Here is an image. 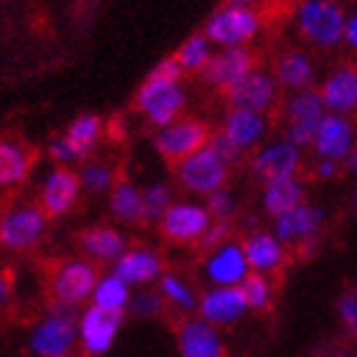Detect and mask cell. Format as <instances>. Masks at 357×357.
<instances>
[{
	"label": "cell",
	"mask_w": 357,
	"mask_h": 357,
	"mask_svg": "<svg viewBox=\"0 0 357 357\" xmlns=\"http://www.w3.org/2000/svg\"><path fill=\"white\" fill-rule=\"evenodd\" d=\"M278 92H281V87L275 82V77L271 72H266V69L255 67L250 75H245L238 84H232L225 92V100H227L230 107H238V110L268 115L278 102Z\"/></svg>",
	"instance_id": "obj_10"
},
{
	"label": "cell",
	"mask_w": 357,
	"mask_h": 357,
	"mask_svg": "<svg viewBox=\"0 0 357 357\" xmlns=\"http://www.w3.org/2000/svg\"><path fill=\"white\" fill-rule=\"evenodd\" d=\"M227 138H230L240 151H258L266 143L268 135V118L261 112L238 110V107H227L220 128Z\"/></svg>",
	"instance_id": "obj_19"
},
{
	"label": "cell",
	"mask_w": 357,
	"mask_h": 357,
	"mask_svg": "<svg viewBox=\"0 0 357 357\" xmlns=\"http://www.w3.org/2000/svg\"><path fill=\"white\" fill-rule=\"evenodd\" d=\"M158 294L164 296L166 304L176 306L178 312H197L199 309V298L192 291V286L176 273H164L158 281Z\"/></svg>",
	"instance_id": "obj_33"
},
{
	"label": "cell",
	"mask_w": 357,
	"mask_h": 357,
	"mask_svg": "<svg viewBox=\"0 0 357 357\" xmlns=\"http://www.w3.org/2000/svg\"><path fill=\"white\" fill-rule=\"evenodd\" d=\"M319 92L327 105V112H335V115L357 112V69L347 67V64L332 69L324 77Z\"/></svg>",
	"instance_id": "obj_21"
},
{
	"label": "cell",
	"mask_w": 357,
	"mask_h": 357,
	"mask_svg": "<svg viewBox=\"0 0 357 357\" xmlns=\"http://www.w3.org/2000/svg\"><path fill=\"white\" fill-rule=\"evenodd\" d=\"M209 128L197 118H178L153 135V149L172 164H178L209 143Z\"/></svg>",
	"instance_id": "obj_8"
},
{
	"label": "cell",
	"mask_w": 357,
	"mask_h": 357,
	"mask_svg": "<svg viewBox=\"0 0 357 357\" xmlns=\"http://www.w3.org/2000/svg\"><path fill=\"white\" fill-rule=\"evenodd\" d=\"M355 212H357V184H355Z\"/></svg>",
	"instance_id": "obj_48"
},
{
	"label": "cell",
	"mask_w": 357,
	"mask_h": 357,
	"mask_svg": "<svg viewBox=\"0 0 357 357\" xmlns=\"http://www.w3.org/2000/svg\"><path fill=\"white\" fill-rule=\"evenodd\" d=\"M100 135H102V120L97 118V115H92V112H84V115L72 120V126L67 128L64 138L75 149L77 158L82 161V158H87L95 151Z\"/></svg>",
	"instance_id": "obj_30"
},
{
	"label": "cell",
	"mask_w": 357,
	"mask_h": 357,
	"mask_svg": "<svg viewBox=\"0 0 357 357\" xmlns=\"http://www.w3.org/2000/svg\"><path fill=\"white\" fill-rule=\"evenodd\" d=\"M75 342H79V319H75L67 306H56L49 312L29 335V350L36 357L67 355Z\"/></svg>",
	"instance_id": "obj_4"
},
{
	"label": "cell",
	"mask_w": 357,
	"mask_h": 357,
	"mask_svg": "<svg viewBox=\"0 0 357 357\" xmlns=\"http://www.w3.org/2000/svg\"><path fill=\"white\" fill-rule=\"evenodd\" d=\"M149 77H158V79H181L184 77V69L178 67V61L174 56H166L156 64V67L151 69Z\"/></svg>",
	"instance_id": "obj_42"
},
{
	"label": "cell",
	"mask_w": 357,
	"mask_h": 357,
	"mask_svg": "<svg viewBox=\"0 0 357 357\" xmlns=\"http://www.w3.org/2000/svg\"><path fill=\"white\" fill-rule=\"evenodd\" d=\"M186 107V89L181 79H158L146 77V82L135 92V110L158 130L181 118Z\"/></svg>",
	"instance_id": "obj_2"
},
{
	"label": "cell",
	"mask_w": 357,
	"mask_h": 357,
	"mask_svg": "<svg viewBox=\"0 0 357 357\" xmlns=\"http://www.w3.org/2000/svg\"><path fill=\"white\" fill-rule=\"evenodd\" d=\"M110 215L118 222L135 225L143 222V192L130 181H118L110 192Z\"/></svg>",
	"instance_id": "obj_29"
},
{
	"label": "cell",
	"mask_w": 357,
	"mask_h": 357,
	"mask_svg": "<svg viewBox=\"0 0 357 357\" xmlns=\"http://www.w3.org/2000/svg\"><path fill=\"white\" fill-rule=\"evenodd\" d=\"M172 204V189L164 181H153L143 189V222H161Z\"/></svg>",
	"instance_id": "obj_34"
},
{
	"label": "cell",
	"mask_w": 357,
	"mask_h": 357,
	"mask_svg": "<svg viewBox=\"0 0 357 357\" xmlns=\"http://www.w3.org/2000/svg\"><path fill=\"white\" fill-rule=\"evenodd\" d=\"M204 207L209 209V215L215 217V220H222V222H227V220L235 215V209H238V202H235V197H232L227 189H220V192L209 194L207 204H204Z\"/></svg>",
	"instance_id": "obj_39"
},
{
	"label": "cell",
	"mask_w": 357,
	"mask_h": 357,
	"mask_svg": "<svg viewBox=\"0 0 357 357\" xmlns=\"http://www.w3.org/2000/svg\"><path fill=\"white\" fill-rule=\"evenodd\" d=\"M321 222H324V212L312 204H298L296 209H291L286 215L273 220V235L281 240L283 245L291 243H309V240L319 232Z\"/></svg>",
	"instance_id": "obj_22"
},
{
	"label": "cell",
	"mask_w": 357,
	"mask_h": 357,
	"mask_svg": "<svg viewBox=\"0 0 357 357\" xmlns=\"http://www.w3.org/2000/svg\"><path fill=\"white\" fill-rule=\"evenodd\" d=\"M240 289H243V294H245V298H248V304H250V312H266L268 306H271L273 289H271V283H268L266 275L250 273Z\"/></svg>",
	"instance_id": "obj_36"
},
{
	"label": "cell",
	"mask_w": 357,
	"mask_h": 357,
	"mask_svg": "<svg viewBox=\"0 0 357 357\" xmlns=\"http://www.w3.org/2000/svg\"><path fill=\"white\" fill-rule=\"evenodd\" d=\"M120 327H123V314L105 312L100 306L89 304L79 314V344L84 355L100 357L110 352V347L118 340Z\"/></svg>",
	"instance_id": "obj_13"
},
{
	"label": "cell",
	"mask_w": 357,
	"mask_h": 357,
	"mask_svg": "<svg viewBox=\"0 0 357 357\" xmlns=\"http://www.w3.org/2000/svg\"><path fill=\"white\" fill-rule=\"evenodd\" d=\"M227 174H230V166L225 164L209 146H204L202 151L176 164L178 184L184 186L186 192L202 194V197H209V194L225 189Z\"/></svg>",
	"instance_id": "obj_5"
},
{
	"label": "cell",
	"mask_w": 357,
	"mask_h": 357,
	"mask_svg": "<svg viewBox=\"0 0 357 357\" xmlns=\"http://www.w3.org/2000/svg\"><path fill=\"white\" fill-rule=\"evenodd\" d=\"M255 69V56L248 46H235V49H220L215 56L209 59V64L202 72V82H207L215 89H227L232 84H238L245 75H250Z\"/></svg>",
	"instance_id": "obj_16"
},
{
	"label": "cell",
	"mask_w": 357,
	"mask_h": 357,
	"mask_svg": "<svg viewBox=\"0 0 357 357\" xmlns=\"http://www.w3.org/2000/svg\"><path fill=\"white\" fill-rule=\"evenodd\" d=\"M337 172H340V164H335V161H321L319 158V164L314 166V174L319 178H324V181H327V178H335Z\"/></svg>",
	"instance_id": "obj_45"
},
{
	"label": "cell",
	"mask_w": 357,
	"mask_h": 357,
	"mask_svg": "<svg viewBox=\"0 0 357 357\" xmlns=\"http://www.w3.org/2000/svg\"><path fill=\"white\" fill-rule=\"evenodd\" d=\"M261 33V13L250 6H232L225 3L204 26V36L220 49L248 46Z\"/></svg>",
	"instance_id": "obj_3"
},
{
	"label": "cell",
	"mask_w": 357,
	"mask_h": 357,
	"mask_svg": "<svg viewBox=\"0 0 357 357\" xmlns=\"http://www.w3.org/2000/svg\"><path fill=\"white\" fill-rule=\"evenodd\" d=\"M340 317H342L344 324L357 327V296L355 294L342 296V301H340Z\"/></svg>",
	"instance_id": "obj_43"
},
{
	"label": "cell",
	"mask_w": 357,
	"mask_h": 357,
	"mask_svg": "<svg viewBox=\"0 0 357 357\" xmlns=\"http://www.w3.org/2000/svg\"><path fill=\"white\" fill-rule=\"evenodd\" d=\"M212 222L215 217L209 215L207 207L194 202H174L158 227H161V235L172 243H199Z\"/></svg>",
	"instance_id": "obj_12"
},
{
	"label": "cell",
	"mask_w": 357,
	"mask_h": 357,
	"mask_svg": "<svg viewBox=\"0 0 357 357\" xmlns=\"http://www.w3.org/2000/svg\"><path fill=\"white\" fill-rule=\"evenodd\" d=\"M61 357H67V355H61Z\"/></svg>",
	"instance_id": "obj_49"
},
{
	"label": "cell",
	"mask_w": 357,
	"mask_h": 357,
	"mask_svg": "<svg viewBox=\"0 0 357 357\" xmlns=\"http://www.w3.org/2000/svg\"><path fill=\"white\" fill-rule=\"evenodd\" d=\"M225 243H230V225L222 222V220H215V222H212V227L207 230V235L199 240V245L204 248L207 253L217 250V248L225 245Z\"/></svg>",
	"instance_id": "obj_40"
},
{
	"label": "cell",
	"mask_w": 357,
	"mask_h": 357,
	"mask_svg": "<svg viewBox=\"0 0 357 357\" xmlns=\"http://www.w3.org/2000/svg\"><path fill=\"white\" fill-rule=\"evenodd\" d=\"M212 41H209L204 33H197V36H189L184 44L178 46L176 54H174V59L178 61V67L184 69V72H204V67L209 64V59L215 56L212 52Z\"/></svg>",
	"instance_id": "obj_32"
},
{
	"label": "cell",
	"mask_w": 357,
	"mask_h": 357,
	"mask_svg": "<svg viewBox=\"0 0 357 357\" xmlns=\"http://www.w3.org/2000/svg\"><path fill=\"white\" fill-rule=\"evenodd\" d=\"M46 212L33 204H18L3 212L0 217V243L6 250L23 253L44 238Z\"/></svg>",
	"instance_id": "obj_9"
},
{
	"label": "cell",
	"mask_w": 357,
	"mask_h": 357,
	"mask_svg": "<svg viewBox=\"0 0 357 357\" xmlns=\"http://www.w3.org/2000/svg\"><path fill=\"white\" fill-rule=\"evenodd\" d=\"M79 192H82L79 174H75L67 166H56L54 172L46 174L41 192H38V202L49 217H61L75 209Z\"/></svg>",
	"instance_id": "obj_17"
},
{
	"label": "cell",
	"mask_w": 357,
	"mask_h": 357,
	"mask_svg": "<svg viewBox=\"0 0 357 357\" xmlns=\"http://www.w3.org/2000/svg\"><path fill=\"white\" fill-rule=\"evenodd\" d=\"M49 158H52L56 166H67V169L79 161V158H77V153H75V149L69 146L64 135H61V138H54V141L49 143Z\"/></svg>",
	"instance_id": "obj_41"
},
{
	"label": "cell",
	"mask_w": 357,
	"mask_h": 357,
	"mask_svg": "<svg viewBox=\"0 0 357 357\" xmlns=\"http://www.w3.org/2000/svg\"><path fill=\"white\" fill-rule=\"evenodd\" d=\"M327 115V105L321 100L319 89H304L289 97L286 102V135L294 146L306 149L314 143V133L321 118Z\"/></svg>",
	"instance_id": "obj_6"
},
{
	"label": "cell",
	"mask_w": 357,
	"mask_h": 357,
	"mask_svg": "<svg viewBox=\"0 0 357 357\" xmlns=\"http://www.w3.org/2000/svg\"><path fill=\"white\" fill-rule=\"evenodd\" d=\"M31 164H33V156L21 141L6 138L0 143V184L6 189L23 184L31 174Z\"/></svg>",
	"instance_id": "obj_28"
},
{
	"label": "cell",
	"mask_w": 357,
	"mask_h": 357,
	"mask_svg": "<svg viewBox=\"0 0 357 357\" xmlns=\"http://www.w3.org/2000/svg\"><path fill=\"white\" fill-rule=\"evenodd\" d=\"M79 248H82V253L87 255L89 261H100V263L120 261L128 250L126 238L115 227H107V225H97V227L84 230L79 235Z\"/></svg>",
	"instance_id": "obj_25"
},
{
	"label": "cell",
	"mask_w": 357,
	"mask_h": 357,
	"mask_svg": "<svg viewBox=\"0 0 357 357\" xmlns=\"http://www.w3.org/2000/svg\"><path fill=\"white\" fill-rule=\"evenodd\" d=\"M112 273L120 281H126L130 289L133 286H149L153 281H161L164 275V261L156 250L149 248H128L120 261L112 263Z\"/></svg>",
	"instance_id": "obj_20"
},
{
	"label": "cell",
	"mask_w": 357,
	"mask_h": 357,
	"mask_svg": "<svg viewBox=\"0 0 357 357\" xmlns=\"http://www.w3.org/2000/svg\"><path fill=\"white\" fill-rule=\"evenodd\" d=\"M197 312L212 327H232L250 312V304L240 286H212L199 296Z\"/></svg>",
	"instance_id": "obj_14"
},
{
	"label": "cell",
	"mask_w": 357,
	"mask_h": 357,
	"mask_svg": "<svg viewBox=\"0 0 357 357\" xmlns=\"http://www.w3.org/2000/svg\"><path fill=\"white\" fill-rule=\"evenodd\" d=\"M294 26L309 46L329 52L344 44L347 15L337 0H298L294 8Z\"/></svg>",
	"instance_id": "obj_1"
},
{
	"label": "cell",
	"mask_w": 357,
	"mask_h": 357,
	"mask_svg": "<svg viewBox=\"0 0 357 357\" xmlns=\"http://www.w3.org/2000/svg\"><path fill=\"white\" fill-rule=\"evenodd\" d=\"M130 286L126 281H120L118 275L107 273L100 275V281L95 286V294H92V304L105 309V312H115V314H126V309L130 306Z\"/></svg>",
	"instance_id": "obj_31"
},
{
	"label": "cell",
	"mask_w": 357,
	"mask_h": 357,
	"mask_svg": "<svg viewBox=\"0 0 357 357\" xmlns=\"http://www.w3.org/2000/svg\"><path fill=\"white\" fill-rule=\"evenodd\" d=\"M178 355L181 357H225L222 337L204 319H186L178 327Z\"/></svg>",
	"instance_id": "obj_23"
},
{
	"label": "cell",
	"mask_w": 357,
	"mask_h": 357,
	"mask_svg": "<svg viewBox=\"0 0 357 357\" xmlns=\"http://www.w3.org/2000/svg\"><path fill=\"white\" fill-rule=\"evenodd\" d=\"M342 169H344V172H350V174H357V149L342 161Z\"/></svg>",
	"instance_id": "obj_46"
},
{
	"label": "cell",
	"mask_w": 357,
	"mask_h": 357,
	"mask_svg": "<svg viewBox=\"0 0 357 357\" xmlns=\"http://www.w3.org/2000/svg\"><path fill=\"white\" fill-rule=\"evenodd\" d=\"M312 149L321 161L342 164L344 158L355 151V128H352L350 118L347 115L327 112L321 118L317 133H314Z\"/></svg>",
	"instance_id": "obj_15"
},
{
	"label": "cell",
	"mask_w": 357,
	"mask_h": 357,
	"mask_svg": "<svg viewBox=\"0 0 357 357\" xmlns=\"http://www.w3.org/2000/svg\"><path fill=\"white\" fill-rule=\"evenodd\" d=\"M100 281L95 263L82 261H64L52 275V296L59 306L75 309V306L92 301L95 286Z\"/></svg>",
	"instance_id": "obj_7"
},
{
	"label": "cell",
	"mask_w": 357,
	"mask_h": 357,
	"mask_svg": "<svg viewBox=\"0 0 357 357\" xmlns=\"http://www.w3.org/2000/svg\"><path fill=\"white\" fill-rule=\"evenodd\" d=\"M227 3H232V6H250L253 8L258 0H227Z\"/></svg>",
	"instance_id": "obj_47"
},
{
	"label": "cell",
	"mask_w": 357,
	"mask_h": 357,
	"mask_svg": "<svg viewBox=\"0 0 357 357\" xmlns=\"http://www.w3.org/2000/svg\"><path fill=\"white\" fill-rule=\"evenodd\" d=\"M344 44L350 46L352 52H357V13L347 15V29H344Z\"/></svg>",
	"instance_id": "obj_44"
},
{
	"label": "cell",
	"mask_w": 357,
	"mask_h": 357,
	"mask_svg": "<svg viewBox=\"0 0 357 357\" xmlns=\"http://www.w3.org/2000/svg\"><path fill=\"white\" fill-rule=\"evenodd\" d=\"M253 273L250 271V263H248L245 248L240 243H225L217 250L207 253V261H204V275L212 286H243L248 275Z\"/></svg>",
	"instance_id": "obj_18"
},
{
	"label": "cell",
	"mask_w": 357,
	"mask_h": 357,
	"mask_svg": "<svg viewBox=\"0 0 357 357\" xmlns=\"http://www.w3.org/2000/svg\"><path fill=\"white\" fill-rule=\"evenodd\" d=\"M79 181H82V189L89 194H105L115 189V172L110 166L102 164V161H89V164L82 166L79 172Z\"/></svg>",
	"instance_id": "obj_35"
},
{
	"label": "cell",
	"mask_w": 357,
	"mask_h": 357,
	"mask_svg": "<svg viewBox=\"0 0 357 357\" xmlns=\"http://www.w3.org/2000/svg\"><path fill=\"white\" fill-rule=\"evenodd\" d=\"M243 248H245L248 263H250V271H253V273L268 275L281 268L283 243L275 238L273 232H253V235L245 238Z\"/></svg>",
	"instance_id": "obj_26"
},
{
	"label": "cell",
	"mask_w": 357,
	"mask_h": 357,
	"mask_svg": "<svg viewBox=\"0 0 357 357\" xmlns=\"http://www.w3.org/2000/svg\"><path fill=\"white\" fill-rule=\"evenodd\" d=\"M209 149L215 151L217 156L222 158L227 166H238L240 161H243V156H245V151H240L235 143L227 138V135L222 133V130H217V133L209 135V143H207Z\"/></svg>",
	"instance_id": "obj_38"
},
{
	"label": "cell",
	"mask_w": 357,
	"mask_h": 357,
	"mask_svg": "<svg viewBox=\"0 0 357 357\" xmlns=\"http://www.w3.org/2000/svg\"><path fill=\"white\" fill-rule=\"evenodd\" d=\"M164 296L161 294H156V291H138V294H133V298H130V314L133 317H141V319H149V317H156V314H161V309H164Z\"/></svg>",
	"instance_id": "obj_37"
},
{
	"label": "cell",
	"mask_w": 357,
	"mask_h": 357,
	"mask_svg": "<svg viewBox=\"0 0 357 357\" xmlns=\"http://www.w3.org/2000/svg\"><path fill=\"white\" fill-rule=\"evenodd\" d=\"M273 77L278 87L296 95V92H304V89H312L314 82V61L312 56L301 49H289L283 52L278 59H275Z\"/></svg>",
	"instance_id": "obj_24"
},
{
	"label": "cell",
	"mask_w": 357,
	"mask_h": 357,
	"mask_svg": "<svg viewBox=\"0 0 357 357\" xmlns=\"http://www.w3.org/2000/svg\"><path fill=\"white\" fill-rule=\"evenodd\" d=\"M298 169H301V149L294 146L289 138L263 143L261 149L253 151V158H250V174L261 178L263 184L275 178L296 176Z\"/></svg>",
	"instance_id": "obj_11"
},
{
	"label": "cell",
	"mask_w": 357,
	"mask_h": 357,
	"mask_svg": "<svg viewBox=\"0 0 357 357\" xmlns=\"http://www.w3.org/2000/svg\"><path fill=\"white\" fill-rule=\"evenodd\" d=\"M261 204L273 220L286 215L291 209H296L298 204H304V184L296 176L268 181V184H263Z\"/></svg>",
	"instance_id": "obj_27"
}]
</instances>
